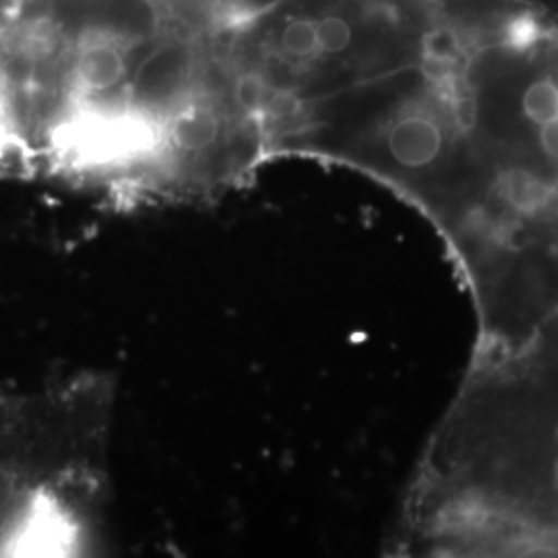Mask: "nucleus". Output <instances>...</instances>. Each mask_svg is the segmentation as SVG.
Instances as JSON below:
<instances>
[{"label":"nucleus","mask_w":558,"mask_h":558,"mask_svg":"<svg viewBox=\"0 0 558 558\" xmlns=\"http://www.w3.org/2000/svg\"><path fill=\"white\" fill-rule=\"evenodd\" d=\"M553 476H555V482H557V486H558V459H557V463H555V470H553Z\"/></svg>","instance_id":"1"},{"label":"nucleus","mask_w":558,"mask_h":558,"mask_svg":"<svg viewBox=\"0 0 558 558\" xmlns=\"http://www.w3.org/2000/svg\"><path fill=\"white\" fill-rule=\"evenodd\" d=\"M557 439H558V428H557Z\"/></svg>","instance_id":"2"}]
</instances>
